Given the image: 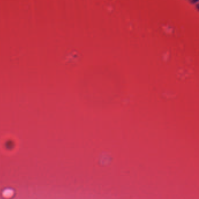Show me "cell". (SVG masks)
Returning <instances> with one entry per match:
<instances>
[{
	"label": "cell",
	"mask_w": 199,
	"mask_h": 199,
	"mask_svg": "<svg viewBox=\"0 0 199 199\" xmlns=\"http://www.w3.org/2000/svg\"><path fill=\"white\" fill-rule=\"evenodd\" d=\"M190 1H192V2H194V3H195V2H197L198 1V0H190Z\"/></svg>",
	"instance_id": "1"
}]
</instances>
